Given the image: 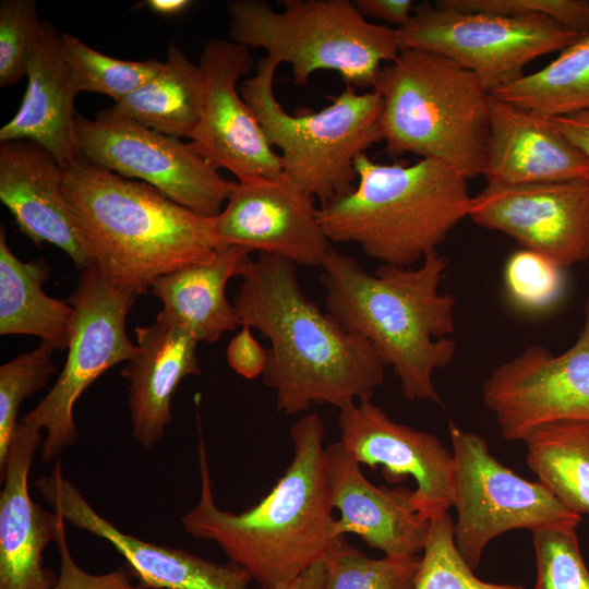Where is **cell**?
<instances>
[{
  "instance_id": "6da1fadb",
  "label": "cell",
  "mask_w": 589,
  "mask_h": 589,
  "mask_svg": "<svg viewBox=\"0 0 589 589\" xmlns=\"http://www.w3.org/2000/svg\"><path fill=\"white\" fill-rule=\"evenodd\" d=\"M200 500L181 517L184 531L215 542L261 589H283L345 541L327 474L322 417L308 412L290 426L292 458L271 492L239 514L215 502L199 422Z\"/></svg>"
},
{
  "instance_id": "7a4b0ae2",
  "label": "cell",
  "mask_w": 589,
  "mask_h": 589,
  "mask_svg": "<svg viewBox=\"0 0 589 589\" xmlns=\"http://www.w3.org/2000/svg\"><path fill=\"white\" fill-rule=\"evenodd\" d=\"M232 304L241 325L269 341L262 376L275 393L277 411L297 414L313 404L339 409L372 399L383 383L387 366L377 352L304 294L292 262L259 253Z\"/></svg>"
},
{
  "instance_id": "3957f363",
  "label": "cell",
  "mask_w": 589,
  "mask_h": 589,
  "mask_svg": "<svg viewBox=\"0 0 589 589\" xmlns=\"http://www.w3.org/2000/svg\"><path fill=\"white\" fill-rule=\"evenodd\" d=\"M446 266L435 250L417 267L382 264L371 274L334 248L321 266L326 312L370 342L408 400L443 404L433 374L457 350L456 300L440 290Z\"/></svg>"
},
{
  "instance_id": "277c9868",
  "label": "cell",
  "mask_w": 589,
  "mask_h": 589,
  "mask_svg": "<svg viewBox=\"0 0 589 589\" xmlns=\"http://www.w3.org/2000/svg\"><path fill=\"white\" fill-rule=\"evenodd\" d=\"M62 190L95 268L127 294L146 293L161 276L216 255L211 218L149 184L82 157L64 170Z\"/></svg>"
},
{
  "instance_id": "5b68a950",
  "label": "cell",
  "mask_w": 589,
  "mask_h": 589,
  "mask_svg": "<svg viewBox=\"0 0 589 589\" xmlns=\"http://www.w3.org/2000/svg\"><path fill=\"white\" fill-rule=\"evenodd\" d=\"M354 168V188L320 206L318 219L330 242L354 243L382 264L422 262L469 216L468 179L444 164H378L363 153Z\"/></svg>"
},
{
  "instance_id": "8992f818",
  "label": "cell",
  "mask_w": 589,
  "mask_h": 589,
  "mask_svg": "<svg viewBox=\"0 0 589 589\" xmlns=\"http://www.w3.org/2000/svg\"><path fill=\"white\" fill-rule=\"evenodd\" d=\"M382 98L385 152L444 164L468 180L482 176L491 93L469 70L425 50L402 49L372 88Z\"/></svg>"
},
{
  "instance_id": "52a82bcc",
  "label": "cell",
  "mask_w": 589,
  "mask_h": 589,
  "mask_svg": "<svg viewBox=\"0 0 589 589\" xmlns=\"http://www.w3.org/2000/svg\"><path fill=\"white\" fill-rule=\"evenodd\" d=\"M281 7L229 1V34L231 41L289 64L294 85L305 86L315 72L329 70L347 86L373 88L381 69L400 52L395 28L370 22L353 1L284 0Z\"/></svg>"
},
{
  "instance_id": "ba28073f",
  "label": "cell",
  "mask_w": 589,
  "mask_h": 589,
  "mask_svg": "<svg viewBox=\"0 0 589 589\" xmlns=\"http://www.w3.org/2000/svg\"><path fill=\"white\" fill-rule=\"evenodd\" d=\"M278 63L267 56L239 92L279 153L283 177L317 199L320 206L349 193L357 183L356 158L382 142V98L347 86L318 111L287 112L274 95Z\"/></svg>"
},
{
  "instance_id": "9c48e42d",
  "label": "cell",
  "mask_w": 589,
  "mask_h": 589,
  "mask_svg": "<svg viewBox=\"0 0 589 589\" xmlns=\"http://www.w3.org/2000/svg\"><path fill=\"white\" fill-rule=\"evenodd\" d=\"M453 445L452 506L457 512L454 539L476 569L485 546L514 529H576L581 516L564 505L539 480L516 474L495 458L486 441L449 422Z\"/></svg>"
},
{
  "instance_id": "30bf717a",
  "label": "cell",
  "mask_w": 589,
  "mask_h": 589,
  "mask_svg": "<svg viewBox=\"0 0 589 589\" xmlns=\"http://www.w3.org/2000/svg\"><path fill=\"white\" fill-rule=\"evenodd\" d=\"M395 31L400 50L445 56L490 93L521 77L531 61L562 51L582 35L544 15L457 11L430 1L414 4L409 21Z\"/></svg>"
},
{
  "instance_id": "8fae6325",
  "label": "cell",
  "mask_w": 589,
  "mask_h": 589,
  "mask_svg": "<svg viewBox=\"0 0 589 589\" xmlns=\"http://www.w3.org/2000/svg\"><path fill=\"white\" fill-rule=\"evenodd\" d=\"M67 301L75 316L64 365L46 396L20 420L45 431L40 458L46 464L75 445L74 407L83 393L107 370L139 352L127 334L135 297L108 285L95 267L82 271Z\"/></svg>"
},
{
  "instance_id": "7c38bea8",
  "label": "cell",
  "mask_w": 589,
  "mask_h": 589,
  "mask_svg": "<svg viewBox=\"0 0 589 589\" xmlns=\"http://www.w3.org/2000/svg\"><path fill=\"white\" fill-rule=\"evenodd\" d=\"M76 135L86 161L149 184L206 218L221 212L236 185L191 143L148 129L113 107L92 120L77 115Z\"/></svg>"
},
{
  "instance_id": "4fadbf2b",
  "label": "cell",
  "mask_w": 589,
  "mask_h": 589,
  "mask_svg": "<svg viewBox=\"0 0 589 589\" xmlns=\"http://www.w3.org/2000/svg\"><path fill=\"white\" fill-rule=\"evenodd\" d=\"M584 320L566 351L554 354L529 346L486 378L483 404L505 440L525 441L534 429L555 421H589V296Z\"/></svg>"
},
{
  "instance_id": "5bb4252c",
  "label": "cell",
  "mask_w": 589,
  "mask_h": 589,
  "mask_svg": "<svg viewBox=\"0 0 589 589\" xmlns=\"http://www.w3.org/2000/svg\"><path fill=\"white\" fill-rule=\"evenodd\" d=\"M468 217L563 268L589 260V178L486 183L472 196Z\"/></svg>"
},
{
  "instance_id": "9a60e30c",
  "label": "cell",
  "mask_w": 589,
  "mask_h": 589,
  "mask_svg": "<svg viewBox=\"0 0 589 589\" xmlns=\"http://www.w3.org/2000/svg\"><path fill=\"white\" fill-rule=\"evenodd\" d=\"M204 81V107L190 143L215 168L238 181L283 177L278 153L239 92V81L255 69L250 48L214 38L199 62Z\"/></svg>"
},
{
  "instance_id": "2e32d148",
  "label": "cell",
  "mask_w": 589,
  "mask_h": 589,
  "mask_svg": "<svg viewBox=\"0 0 589 589\" xmlns=\"http://www.w3.org/2000/svg\"><path fill=\"white\" fill-rule=\"evenodd\" d=\"M314 201L284 177L237 181L221 212L211 218L217 249L241 247L321 267L333 247Z\"/></svg>"
},
{
  "instance_id": "e0dca14e",
  "label": "cell",
  "mask_w": 589,
  "mask_h": 589,
  "mask_svg": "<svg viewBox=\"0 0 589 589\" xmlns=\"http://www.w3.org/2000/svg\"><path fill=\"white\" fill-rule=\"evenodd\" d=\"M340 443L360 464L382 466L389 483L416 482L412 502L429 521L452 507L453 453L436 436L393 421L371 399L338 409Z\"/></svg>"
},
{
  "instance_id": "ac0fdd59",
  "label": "cell",
  "mask_w": 589,
  "mask_h": 589,
  "mask_svg": "<svg viewBox=\"0 0 589 589\" xmlns=\"http://www.w3.org/2000/svg\"><path fill=\"white\" fill-rule=\"evenodd\" d=\"M43 500L64 521L108 541L128 562L141 585L151 589H247L252 580L240 566L218 564L184 550L147 542L121 531L100 516L63 477L57 460L49 476L35 481Z\"/></svg>"
},
{
  "instance_id": "d6986e66",
  "label": "cell",
  "mask_w": 589,
  "mask_h": 589,
  "mask_svg": "<svg viewBox=\"0 0 589 589\" xmlns=\"http://www.w3.org/2000/svg\"><path fill=\"white\" fill-rule=\"evenodd\" d=\"M64 170L28 140L0 142V200L21 233L61 249L81 269L95 267L62 190Z\"/></svg>"
},
{
  "instance_id": "ffe728a7",
  "label": "cell",
  "mask_w": 589,
  "mask_h": 589,
  "mask_svg": "<svg viewBox=\"0 0 589 589\" xmlns=\"http://www.w3.org/2000/svg\"><path fill=\"white\" fill-rule=\"evenodd\" d=\"M41 430L19 421L13 433L0 494V589H52L58 576L44 566L43 553L55 541L59 516L33 502L28 476Z\"/></svg>"
},
{
  "instance_id": "44dd1931",
  "label": "cell",
  "mask_w": 589,
  "mask_h": 589,
  "mask_svg": "<svg viewBox=\"0 0 589 589\" xmlns=\"http://www.w3.org/2000/svg\"><path fill=\"white\" fill-rule=\"evenodd\" d=\"M326 458L333 507L340 514V536L354 533L392 558L423 551L429 521L413 506V490L372 484L340 441L326 447Z\"/></svg>"
},
{
  "instance_id": "7402d4cb",
  "label": "cell",
  "mask_w": 589,
  "mask_h": 589,
  "mask_svg": "<svg viewBox=\"0 0 589 589\" xmlns=\"http://www.w3.org/2000/svg\"><path fill=\"white\" fill-rule=\"evenodd\" d=\"M482 176L504 185L589 178V157L550 118L491 95Z\"/></svg>"
},
{
  "instance_id": "603a6c76",
  "label": "cell",
  "mask_w": 589,
  "mask_h": 589,
  "mask_svg": "<svg viewBox=\"0 0 589 589\" xmlns=\"http://www.w3.org/2000/svg\"><path fill=\"white\" fill-rule=\"evenodd\" d=\"M137 354L121 370L129 383L132 435L151 449L171 422V400L181 381L201 373L199 341L183 328L156 317L134 329Z\"/></svg>"
},
{
  "instance_id": "cb8c5ba5",
  "label": "cell",
  "mask_w": 589,
  "mask_h": 589,
  "mask_svg": "<svg viewBox=\"0 0 589 589\" xmlns=\"http://www.w3.org/2000/svg\"><path fill=\"white\" fill-rule=\"evenodd\" d=\"M27 86L0 142L28 140L53 155L63 170L82 158L76 135V91L61 51V34L49 21L28 63Z\"/></svg>"
},
{
  "instance_id": "d4e9b609",
  "label": "cell",
  "mask_w": 589,
  "mask_h": 589,
  "mask_svg": "<svg viewBox=\"0 0 589 589\" xmlns=\"http://www.w3.org/2000/svg\"><path fill=\"white\" fill-rule=\"evenodd\" d=\"M250 253L241 247L220 248L208 262L158 278L151 289L163 304L157 317L183 328L199 342H214L224 333L241 327L226 297V286L230 278L242 276L252 261Z\"/></svg>"
},
{
  "instance_id": "484cf974",
  "label": "cell",
  "mask_w": 589,
  "mask_h": 589,
  "mask_svg": "<svg viewBox=\"0 0 589 589\" xmlns=\"http://www.w3.org/2000/svg\"><path fill=\"white\" fill-rule=\"evenodd\" d=\"M51 267L43 259L23 262L15 256L0 228V335L40 337L55 350L68 349L75 312L67 300L45 293Z\"/></svg>"
},
{
  "instance_id": "4316f807",
  "label": "cell",
  "mask_w": 589,
  "mask_h": 589,
  "mask_svg": "<svg viewBox=\"0 0 589 589\" xmlns=\"http://www.w3.org/2000/svg\"><path fill=\"white\" fill-rule=\"evenodd\" d=\"M204 97L200 65L171 43L160 71L112 107L148 129L182 140L199 124Z\"/></svg>"
},
{
  "instance_id": "83f0119b",
  "label": "cell",
  "mask_w": 589,
  "mask_h": 589,
  "mask_svg": "<svg viewBox=\"0 0 589 589\" xmlns=\"http://www.w3.org/2000/svg\"><path fill=\"white\" fill-rule=\"evenodd\" d=\"M524 442L538 480L569 509L589 515V421L546 423Z\"/></svg>"
},
{
  "instance_id": "f1b7e54d",
  "label": "cell",
  "mask_w": 589,
  "mask_h": 589,
  "mask_svg": "<svg viewBox=\"0 0 589 589\" xmlns=\"http://www.w3.org/2000/svg\"><path fill=\"white\" fill-rule=\"evenodd\" d=\"M491 95L548 118L589 110V32L542 69L524 74Z\"/></svg>"
},
{
  "instance_id": "f546056e",
  "label": "cell",
  "mask_w": 589,
  "mask_h": 589,
  "mask_svg": "<svg viewBox=\"0 0 589 589\" xmlns=\"http://www.w3.org/2000/svg\"><path fill=\"white\" fill-rule=\"evenodd\" d=\"M61 51L76 93L104 94L116 104L163 68L156 59L129 61L107 56L69 33L61 34Z\"/></svg>"
},
{
  "instance_id": "4dcf8cb0",
  "label": "cell",
  "mask_w": 589,
  "mask_h": 589,
  "mask_svg": "<svg viewBox=\"0 0 589 589\" xmlns=\"http://www.w3.org/2000/svg\"><path fill=\"white\" fill-rule=\"evenodd\" d=\"M413 589H526L521 585L484 581L458 551L447 513L429 520L428 534Z\"/></svg>"
},
{
  "instance_id": "1f68e13d",
  "label": "cell",
  "mask_w": 589,
  "mask_h": 589,
  "mask_svg": "<svg viewBox=\"0 0 589 589\" xmlns=\"http://www.w3.org/2000/svg\"><path fill=\"white\" fill-rule=\"evenodd\" d=\"M419 555L372 558L346 540L326 558L325 589H413Z\"/></svg>"
},
{
  "instance_id": "d6a6232c",
  "label": "cell",
  "mask_w": 589,
  "mask_h": 589,
  "mask_svg": "<svg viewBox=\"0 0 589 589\" xmlns=\"http://www.w3.org/2000/svg\"><path fill=\"white\" fill-rule=\"evenodd\" d=\"M53 348L41 341L0 366V471L4 468L10 443L17 426L23 401L44 388L56 373Z\"/></svg>"
},
{
  "instance_id": "836d02e7",
  "label": "cell",
  "mask_w": 589,
  "mask_h": 589,
  "mask_svg": "<svg viewBox=\"0 0 589 589\" xmlns=\"http://www.w3.org/2000/svg\"><path fill=\"white\" fill-rule=\"evenodd\" d=\"M504 285L516 308L540 313L555 305L563 296L564 268L540 253L520 249L505 263Z\"/></svg>"
},
{
  "instance_id": "e575fe53",
  "label": "cell",
  "mask_w": 589,
  "mask_h": 589,
  "mask_svg": "<svg viewBox=\"0 0 589 589\" xmlns=\"http://www.w3.org/2000/svg\"><path fill=\"white\" fill-rule=\"evenodd\" d=\"M43 33L34 0L0 3V86L14 85L26 76L28 63Z\"/></svg>"
},
{
  "instance_id": "d590c367",
  "label": "cell",
  "mask_w": 589,
  "mask_h": 589,
  "mask_svg": "<svg viewBox=\"0 0 589 589\" xmlns=\"http://www.w3.org/2000/svg\"><path fill=\"white\" fill-rule=\"evenodd\" d=\"M531 533L537 565L533 589H589V570L576 529L549 528Z\"/></svg>"
},
{
  "instance_id": "8d00e7d4",
  "label": "cell",
  "mask_w": 589,
  "mask_h": 589,
  "mask_svg": "<svg viewBox=\"0 0 589 589\" xmlns=\"http://www.w3.org/2000/svg\"><path fill=\"white\" fill-rule=\"evenodd\" d=\"M437 5L504 16H549L580 34L589 32V0H437Z\"/></svg>"
},
{
  "instance_id": "74e56055",
  "label": "cell",
  "mask_w": 589,
  "mask_h": 589,
  "mask_svg": "<svg viewBox=\"0 0 589 589\" xmlns=\"http://www.w3.org/2000/svg\"><path fill=\"white\" fill-rule=\"evenodd\" d=\"M58 516L55 542L60 556V570L52 589H151L141 584H132L124 567L101 575L82 569L69 550L65 533L67 522L60 514Z\"/></svg>"
},
{
  "instance_id": "f35d334b",
  "label": "cell",
  "mask_w": 589,
  "mask_h": 589,
  "mask_svg": "<svg viewBox=\"0 0 589 589\" xmlns=\"http://www.w3.org/2000/svg\"><path fill=\"white\" fill-rule=\"evenodd\" d=\"M267 350L253 337L251 328L241 325L240 332L229 341L227 361L239 375L253 380L263 375Z\"/></svg>"
},
{
  "instance_id": "ab89813d",
  "label": "cell",
  "mask_w": 589,
  "mask_h": 589,
  "mask_svg": "<svg viewBox=\"0 0 589 589\" xmlns=\"http://www.w3.org/2000/svg\"><path fill=\"white\" fill-rule=\"evenodd\" d=\"M365 19L404 26L410 19L414 3L411 0H353Z\"/></svg>"
},
{
  "instance_id": "60d3db41",
  "label": "cell",
  "mask_w": 589,
  "mask_h": 589,
  "mask_svg": "<svg viewBox=\"0 0 589 589\" xmlns=\"http://www.w3.org/2000/svg\"><path fill=\"white\" fill-rule=\"evenodd\" d=\"M550 119L564 136L589 157V110Z\"/></svg>"
},
{
  "instance_id": "b9f144b4",
  "label": "cell",
  "mask_w": 589,
  "mask_h": 589,
  "mask_svg": "<svg viewBox=\"0 0 589 589\" xmlns=\"http://www.w3.org/2000/svg\"><path fill=\"white\" fill-rule=\"evenodd\" d=\"M327 578L326 562H317L304 570L297 579L283 589H325Z\"/></svg>"
},
{
  "instance_id": "7bdbcfd3",
  "label": "cell",
  "mask_w": 589,
  "mask_h": 589,
  "mask_svg": "<svg viewBox=\"0 0 589 589\" xmlns=\"http://www.w3.org/2000/svg\"><path fill=\"white\" fill-rule=\"evenodd\" d=\"M143 4L154 13L164 16L178 15L184 12L191 4L190 0H147Z\"/></svg>"
}]
</instances>
